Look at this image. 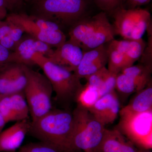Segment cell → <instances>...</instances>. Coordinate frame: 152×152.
Instances as JSON below:
<instances>
[{
	"label": "cell",
	"mask_w": 152,
	"mask_h": 152,
	"mask_svg": "<svg viewBox=\"0 0 152 152\" xmlns=\"http://www.w3.org/2000/svg\"><path fill=\"white\" fill-rule=\"evenodd\" d=\"M73 126L72 113L52 109L31 122L28 133L40 142L48 144L60 152H76L72 141Z\"/></svg>",
	"instance_id": "obj_1"
},
{
	"label": "cell",
	"mask_w": 152,
	"mask_h": 152,
	"mask_svg": "<svg viewBox=\"0 0 152 152\" xmlns=\"http://www.w3.org/2000/svg\"><path fill=\"white\" fill-rule=\"evenodd\" d=\"M69 35V40L77 45L83 52L108 43L115 35L107 14L102 11L76 22L70 28Z\"/></svg>",
	"instance_id": "obj_2"
},
{
	"label": "cell",
	"mask_w": 152,
	"mask_h": 152,
	"mask_svg": "<svg viewBox=\"0 0 152 152\" xmlns=\"http://www.w3.org/2000/svg\"><path fill=\"white\" fill-rule=\"evenodd\" d=\"M88 0H38L33 3L32 15L70 28L87 16Z\"/></svg>",
	"instance_id": "obj_3"
},
{
	"label": "cell",
	"mask_w": 152,
	"mask_h": 152,
	"mask_svg": "<svg viewBox=\"0 0 152 152\" xmlns=\"http://www.w3.org/2000/svg\"><path fill=\"white\" fill-rule=\"evenodd\" d=\"M32 61L42 69L48 79L57 100L62 103L75 100L83 86L74 72L52 63L47 57L38 53L34 55Z\"/></svg>",
	"instance_id": "obj_4"
},
{
	"label": "cell",
	"mask_w": 152,
	"mask_h": 152,
	"mask_svg": "<svg viewBox=\"0 0 152 152\" xmlns=\"http://www.w3.org/2000/svg\"><path fill=\"white\" fill-rule=\"evenodd\" d=\"M73 145L76 151L96 152L106 128L88 110L77 106L72 112Z\"/></svg>",
	"instance_id": "obj_5"
},
{
	"label": "cell",
	"mask_w": 152,
	"mask_h": 152,
	"mask_svg": "<svg viewBox=\"0 0 152 152\" xmlns=\"http://www.w3.org/2000/svg\"><path fill=\"white\" fill-rule=\"evenodd\" d=\"M27 82L24 94L31 117L36 121L52 110L53 87L45 75L25 65Z\"/></svg>",
	"instance_id": "obj_6"
},
{
	"label": "cell",
	"mask_w": 152,
	"mask_h": 152,
	"mask_svg": "<svg viewBox=\"0 0 152 152\" xmlns=\"http://www.w3.org/2000/svg\"><path fill=\"white\" fill-rule=\"evenodd\" d=\"M117 129L133 144L145 149L152 148V110L138 113L119 112Z\"/></svg>",
	"instance_id": "obj_7"
},
{
	"label": "cell",
	"mask_w": 152,
	"mask_h": 152,
	"mask_svg": "<svg viewBox=\"0 0 152 152\" xmlns=\"http://www.w3.org/2000/svg\"><path fill=\"white\" fill-rule=\"evenodd\" d=\"M7 20L21 27L29 35L46 43L52 48H58L66 41L63 31L48 32L42 29L33 21L29 15L23 13H12L7 15Z\"/></svg>",
	"instance_id": "obj_8"
},
{
	"label": "cell",
	"mask_w": 152,
	"mask_h": 152,
	"mask_svg": "<svg viewBox=\"0 0 152 152\" xmlns=\"http://www.w3.org/2000/svg\"><path fill=\"white\" fill-rule=\"evenodd\" d=\"M49 45L31 36H23L17 44L13 51L11 52L9 62L21 64L30 66L34 65L32 57L37 53L48 57L53 51Z\"/></svg>",
	"instance_id": "obj_9"
},
{
	"label": "cell",
	"mask_w": 152,
	"mask_h": 152,
	"mask_svg": "<svg viewBox=\"0 0 152 152\" xmlns=\"http://www.w3.org/2000/svg\"><path fill=\"white\" fill-rule=\"evenodd\" d=\"M107 61V47L105 44L92 50L83 52L80 62L74 73L80 80L86 79L106 67Z\"/></svg>",
	"instance_id": "obj_10"
},
{
	"label": "cell",
	"mask_w": 152,
	"mask_h": 152,
	"mask_svg": "<svg viewBox=\"0 0 152 152\" xmlns=\"http://www.w3.org/2000/svg\"><path fill=\"white\" fill-rule=\"evenodd\" d=\"M83 51L69 40L56 48L47 57L52 63L74 72L80 62Z\"/></svg>",
	"instance_id": "obj_11"
},
{
	"label": "cell",
	"mask_w": 152,
	"mask_h": 152,
	"mask_svg": "<svg viewBox=\"0 0 152 152\" xmlns=\"http://www.w3.org/2000/svg\"><path fill=\"white\" fill-rule=\"evenodd\" d=\"M88 110L104 126L113 124L120 110L116 93L114 91L101 97Z\"/></svg>",
	"instance_id": "obj_12"
},
{
	"label": "cell",
	"mask_w": 152,
	"mask_h": 152,
	"mask_svg": "<svg viewBox=\"0 0 152 152\" xmlns=\"http://www.w3.org/2000/svg\"><path fill=\"white\" fill-rule=\"evenodd\" d=\"M28 120L17 121L0 133V152H14L20 148L29 131Z\"/></svg>",
	"instance_id": "obj_13"
},
{
	"label": "cell",
	"mask_w": 152,
	"mask_h": 152,
	"mask_svg": "<svg viewBox=\"0 0 152 152\" xmlns=\"http://www.w3.org/2000/svg\"><path fill=\"white\" fill-rule=\"evenodd\" d=\"M96 152H137L132 143L117 129H106Z\"/></svg>",
	"instance_id": "obj_14"
},
{
	"label": "cell",
	"mask_w": 152,
	"mask_h": 152,
	"mask_svg": "<svg viewBox=\"0 0 152 152\" xmlns=\"http://www.w3.org/2000/svg\"><path fill=\"white\" fill-rule=\"evenodd\" d=\"M137 9L126 10L118 7L112 13L115 35L121 36L124 39H130Z\"/></svg>",
	"instance_id": "obj_15"
},
{
	"label": "cell",
	"mask_w": 152,
	"mask_h": 152,
	"mask_svg": "<svg viewBox=\"0 0 152 152\" xmlns=\"http://www.w3.org/2000/svg\"><path fill=\"white\" fill-rule=\"evenodd\" d=\"M152 110V87L150 83L146 87L137 92V95L127 105L120 110L122 113H144Z\"/></svg>",
	"instance_id": "obj_16"
},
{
	"label": "cell",
	"mask_w": 152,
	"mask_h": 152,
	"mask_svg": "<svg viewBox=\"0 0 152 152\" xmlns=\"http://www.w3.org/2000/svg\"><path fill=\"white\" fill-rule=\"evenodd\" d=\"M148 84L121 72L117 75L115 89L124 94H130L138 92Z\"/></svg>",
	"instance_id": "obj_17"
},
{
	"label": "cell",
	"mask_w": 152,
	"mask_h": 152,
	"mask_svg": "<svg viewBox=\"0 0 152 152\" xmlns=\"http://www.w3.org/2000/svg\"><path fill=\"white\" fill-rule=\"evenodd\" d=\"M151 25V20L149 12L147 10L138 8L131 33L130 39H142Z\"/></svg>",
	"instance_id": "obj_18"
},
{
	"label": "cell",
	"mask_w": 152,
	"mask_h": 152,
	"mask_svg": "<svg viewBox=\"0 0 152 152\" xmlns=\"http://www.w3.org/2000/svg\"><path fill=\"white\" fill-rule=\"evenodd\" d=\"M100 98L99 90L86 84L79 91L75 101L77 103V106L89 110Z\"/></svg>",
	"instance_id": "obj_19"
},
{
	"label": "cell",
	"mask_w": 152,
	"mask_h": 152,
	"mask_svg": "<svg viewBox=\"0 0 152 152\" xmlns=\"http://www.w3.org/2000/svg\"><path fill=\"white\" fill-rule=\"evenodd\" d=\"M146 45L145 42L142 38L138 39H129V46L125 55V68L133 65L141 58Z\"/></svg>",
	"instance_id": "obj_20"
},
{
	"label": "cell",
	"mask_w": 152,
	"mask_h": 152,
	"mask_svg": "<svg viewBox=\"0 0 152 152\" xmlns=\"http://www.w3.org/2000/svg\"><path fill=\"white\" fill-rule=\"evenodd\" d=\"M12 107L18 118V121L28 120L29 109L24 93H15L10 95Z\"/></svg>",
	"instance_id": "obj_21"
},
{
	"label": "cell",
	"mask_w": 152,
	"mask_h": 152,
	"mask_svg": "<svg viewBox=\"0 0 152 152\" xmlns=\"http://www.w3.org/2000/svg\"><path fill=\"white\" fill-rule=\"evenodd\" d=\"M11 73L14 93H23L27 82L24 65L11 63Z\"/></svg>",
	"instance_id": "obj_22"
},
{
	"label": "cell",
	"mask_w": 152,
	"mask_h": 152,
	"mask_svg": "<svg viewBox=\"0 0 152 152\" xmlns=\"http://www.w3.org/2000/svg\"><path fill=\"white\" fill-rule=\"evenodd\" d=\"M108 70L118 75L125 68V55L118 52L108 45Z\"/></svg>",
	"instance_id": "obj_23"
},
{
	"label": "cell",
	"mask_w": 152,
	"mask_h": 152,
	"mask_svg": "<svg viewBox=\"0 0 152 152\" xmlns=\"http://www.w3.org/2000/svg\"><path fill=\"white\" fill-rule=\"evenodd\" d=\"M121 72L147 84L151 83V69L142 64H139L123 69Z\"/></svg>",
	"instance_id": "obj_24"
},
{
	"label": "cell",
	"mask_w": 152,
	"mask_h": 152,
	"mask_svg": "<svg viewBox=\"0 0 152 152\" xmlns=\"http://www.w3.org/2000/svg\"><path fill=\"white\" fill-rule=\"evenodd\" d=\"M13 93L11 63H9L0 69V94L7 96Z\"/></svg>",
	"instance_id": "obj_25"
},
{
	"label": "cell",
	"mask_w": 152,
	"mask_h": 152,
	"mask_svg": "<svg viewBox=\"0 0 152 152\" xmlns=\"http://www.w3.org/2000/svg\"><path fill=\"white\" fill-rule=\"evenodd\" d=\"M0 113L7 123L14 121H18V118L11 105L10 95L5 96L0 102Z\"/></svg>",
	"instance_id": "obj_26"
},
{
	"label": "cell",
	"mask_w": 152,
	"mask_h": 152,
	"mask_svg": "<svg viewBox=\"0 0 152 152\" xmlns=\"http://www.w3.org/2000/svg\"><path fill=\"white\" fill-rule=\"evenodd\" d=\"M18 152H60L48 144L42 142H31L22 146Z\"/></svg>",
	"instance_id": "obj_27"
},
{
	"label": "cell",
	"mask_w": 152,
	"mask_h": 152,
	"mask_svg": "<svg viewBox=\"0 0 152 152\" xmlns=\"http://www.w3.org/2000/svg\"><path fill=\"white\" fill-rule=\"evenodd\" d=\"M108 72L107 68L106 67L102 68L86 79L87 80V84L96 88L99 91Z\"/></svg>",
	"instance_id": "obj_28"
},
{
	"label": "cell",
	"mask_w": 152,
	"mask_h": 152,
	"mask_svg": "<svg viewBox=\"0 0 152 152\" xmlns=\"http://www.w3.org/2000/svg\"><path fill=\"white\" fill-rule=\"evenodd\" d=\"M31 18L39 27L44 31L48 32H56L62 31L59 25L56 23L47 20L30 15Z\"/></svg>",
	"instance_id": "obj_29"
},
{
	"label": "cell",
	"mask_w": 152,
	"mask_h": 152,
	"mask_svg": "<svg viewBox=\"0 0 152 152\" xmlns=\"http://www.w3.org/2000/svg\"><path fill=\"white\" fill-rule=\"evenodd\" d=\"M117 75L109 71L102 86L99 91L101 97L115 91Z\"/></svg>",
	"instance_id": "obj_30"
},
{
	"label": "cell",
	"mask_w": 152,
	"mask_h": 152,
	"mask_svg": "<svg viewBox=\"0 0 152 152\" xmlns=\"http://www.w3.org/2000/svg\"><path fill=\"white\" fill-rule=\"evenodd\" d=\"M98 7L106 13L112 14L119 7L121 0H93Z\"/></svg>",
	"instance_id": "obj_31"
},
{
	"label": "cell",
	"mask_w": 152,
	"mask_h": 152,
	"mask_svg": "<svg viewBox=\"0 0 152 152\" xmlns=\"http://www.w3.org/2000/svg\"><path fill=\"white\" fill-rule=\"evenodd\" d=\"M151 0H121L119 7L131 10L140 8L141 6L147 4Z\"/></svg>",
	"instance_id": "obj_32"
},
{
	"label": "cell",
	"mask_w": 152,
	"mask_h": 152,
	"mask_svg": "<svg viewBox=\"0 0 152 152\" xmlns=\"http://www.w3.org/2000/svg\"><path fill=\"white\" fill-rule=\"evenodd\" d=\"M10 22L12 24V26L10 36L17 45L22 39L25 32L23 29L18 25Z\"/></svg>",
	"instance_id": "obj_33"
},
{
	"label": "cell",
	"mask_w": 152,
	"mask_h": 152,
	"mask_svg": "<svg viewBox=\"0 0 152 152\" xmlns=\"http://www.w3.org/2000/svg\"><path fill=\"white\" fill-rule=\"evenodd\" d=\"M12 24L6 20H0V41L4 38L10 36L12 30Z\"/></svg>",
	"instance_id": "obj_34"
},
{
	"label": "cell",
	"mask_w": 152,
	"mask_h": 152,
	"mask_svg": "<svg viewBox=\"0 0 152 152\" xmlns=\"http://www.w3.org/2000/svg\"><path fill=\"white\" fill-rule=\"evenodd\" d=\"M10 51L0 45V69L6 64L9 63Z\"/></svg>",
	"instance_id": "obj_35"
},
{
	"label": "cell",
	"mask_w": 152,
	"mask_h": 152,
	"mask_svg": "<svg viewBox=\"0 0 152 152\" xmlns=\"http://www.w3.org/2000/svg\"><path fill=\"white\" fill-rule=\"evenodd\" d=\"M0 7L5 8L7 10L14 8L10 0H0Z\"/></svg>",
	"instance_id": "obj_36"
},
{
	"label": "cell",
	"mask_w": 152,
	"mask_h": 152,
	"mask_svg": "<svg viewBox=\"0 0 152 152\" xmlns=\"http://www.w3.org/2000/svg\"><path fill=\"white\" fill-rule=\"evenodd\" d=\"M7 15V10L5 8L0 7V20H3Z\"/></svg>",
	"instance_id": "obj_37"
},
{
	"label": "cell",
	"mask_w": 152,
	"mask_h": 152,
	"mask_svg": "<svg viewBox=\"0 0 152 152\" xmlns=\"http://www.w3.org/2000/svg\"><path fill=\"white\" fill-rule=\"evenodd\" d=\"M10 1L14 8L15 7H18L22 6L23 2V0H10Z\"/></svg>",
	"instance_id": "obj_38"
},
{
	"label": "cell",
	"mask_w": 152,
	"mask_h": 152,
	"mask_svg": "<svg viewBox=\"0 0 152 152\" xmlns=\"http://www.w3.org/2000/svg\"><path fill=\"white\" fill-rule=\"evenodd\" d=\"M6 123L5 120L3 116L0 113V133L3 131L4 127L5 126Z\"/></svg>",
	"instance_id": "obj_39"
},
{
	"label": "cell",
	"mask_w": 152,
	"mask_h": 152,
	"mask_svg": "<svg viewBox=\"0 0 152 152\" xmlns=\"http://www.w3.org/2000/svg\"><path fill=\"white\" fill-rule=\"evenodd\" d=\"M5 96H4V95L1 94H0V102H1V100L3 98H4Z\"/></svg>",
	"instance_id": "obj_40"
},
{
	"label": "cell",
	"mask_w": 152,
	"mask_h": 152,
	"mask_svg": "<svg viewBox=\"0 0 152 152\" xmlns=\"http://www.w3.org/2000/svg\"><path fill=\"white\" fill-rule=\"evenodd\" d=\"M27 1H29L31 2L32 3L36 1H38V0H27Z\"/></svg>",
	"instance_id": "obj_41"
},
{
	"label": "cell",
	"mask_w": 152,
	"mask_h": 152,
	"mask_svg": "<svg viewBox=\"0 0 152 152\" xmlns=\"http://www.w3.org/2000/svg\"></svg>",
	"instance_id": "obj_42"
}]
</instances>
